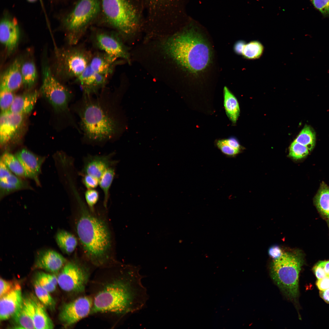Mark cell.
<instances>
[{
  "instance_id": "obj_32",
  "label": "cell",
  "mask_w": 329,
  "mask_h": 329,
  "mask_svg": "<svg viewBox=\"0 0 329 329\" xmlns=\"http://www.w3.org/2000/svg\"><path fill=\"white\" fill-rule=\"evenodd\" d=\"M34 288L38 299L45 306L51 310L55 309V302L50 294V292L40 286L35 280Z\"/></svg>"
},
{
  "instance_id": "obj_3",
  "label": "cell",
  "mask_w": 329,
  "mask_h": 329,
  "mask_svg": "<svg viewBox=\"0 0 329 329\" xmlns=\"http://www.w3.org/2000/svg\"><path fill=\"white\" fill-rule=\"evenodd\" d=\"M76 231L84 253L93 264H106L110 259L112 241L110 230L106 222L93 214L80 198Z\"/></svg>"
},
{
  "instance_id": "obj_15",
  "label": "cell",
  "mask_w": 329,
  "mask_h": 329,
  "mask_svg": "<svg viewBox=\"0 0 329 329\" xmlns=\"http://www.w3.org/2000/svg\"><path fill=\"white\" fill-rule=\"evenodd\" d=\"M23 115L8 111L1 112L0 119V142L3 146L9 142L21 126Z\"/></svg>"
},
{
  "instance_id": "obj_18",
  "label": "cell",
  "mask_w": 329,
  "mask_h": 329,
  "mask_svg": "<svg viewBox=\"0 0 329 329\" xmlns=\"http://www.w3.org/2000/svg\"><path fill=\"white\" fill-rule=\"evenodd\" d=\"M23 299L21 287L18 285L0 297V320H5L12 317L21 306Z\"/></svg>"
},
{
  "instance_id": "obj_47",
  "label": "cell",
  "mask_w": 329,
  "mask_h": 329,
  "mask_svg": "<svg viewBox=\"0 0 329 329\" xmlns=\"http://www.w3.org/2000/svg\"><path fill=\"white\" fill-rule=\"evenodd\" d=\"M245 43L242 41H239L236 42L234 46V50L237 54L241 55Z\"/></svg>"
},
{
  "instance_id": "obj_2",
  "label": "cell",
  "mask_w": 329,
  "mask_h": 329,
  "mask_svg": "<svg viewBox=\"0 0 329 329\" xmlns=\"http://www.w3.org/2000/svg\"><path fill=\"white\" fill-rule=\"evenodd\" d=\"M83 93L75 110L80 119L83 139L93 144H100L117 136L121 122L115 97Z\"/></svg>"
},
{
  "instance_id": "obj_26",
  "label": "cell",
  "mask_w": 329,
  "mask_h": 329,
  "mask_svg": "<svg viewBox=\"0 0 329 329\" xmlns=\"http://www.w3.org/2000/svg\"><path fill=\"white\" fill-rule=\"evenodd\" d=\"M224 105L229 119L235 123L239 115V106L236 97L226 87L224 88Z\"/></svg>"
},
{
  "instance_id": "obj_24",
  "label": "cell",
  "mask_w": 329,
  "mask_h": 329,
  "mask_svg": "<svg viewBox=\"0 0 329 329\" xmlns=\"http://www.w3.org/2000/svg\"><path fill=\"white\" fill-rule=\"evenodd\" d=\"M55 239L60 250L67 255L72 253L78 245L76 237L71 233L64 230H60L57 232Z\"/></svg>"
},
{
  "instance_id": "obj_31",
  "label": "cell",
  "mask_w": 329,
  "mask_h": 329,
  "mask_svg": "<svg viewBox=\"0 0 329 329\" xmlns=\"http://www.w3.org/2000/svg\"><path fill=\"white\" fill-rule=\"evenodd\" d=\"M263 50V46L260 43L256 41H252L245 44L241 55L246 58L256 59L261 56Z\"/></svg>"
},
{
  "instance_id": "obj_29",
  "label": "cell",
  "mask_w": 329,
  "mask_h": 329,
  "mask_svg": "<svg viewBox=\"0 0 329 329\" xmlns=\"http://www.w3.org/2000/svg\"><path fill=\"white\" fill-rule=\"evenodd\" d=\"M115 174L113 166L108 168L103 173L99 180V184L104 194V205L106 207L109 196V190Z\"/></svg>"
},
{
  "instance_id": "obj_41",
  "label": "cell",
  "mask_w": 329,
  "mask_h": 329,
  "mask_svg": "<svg viewBox=\"0 0 329 329\" xmlns=\"http://www.w3.org/2000/svg\"><path fill=\"white\" fill-rule=\"evenodd\" d=\"M15 285H14L12 282L1 278L0 297H1L10 292Z\"/></svg>"
},
{
  "instance_id": "obj_27",
  "label": "cell",
  "mask_w": 329,
  "mask_h": 329,
  "mask_svg": "<svg viewBox=\"0 0 329 329\" xmlns=\"http://www.w3.org/2000/svg\"><path fill=\"white\" fill-rule=\"evenodd\" d=\"M21 71L23 84L27 89H30L34 85L37 78V73L35 63L31 60L22 62Z\"/></svg>"
},
{
  "instance_id": "obj_42",
  "label": "cell",
  "mask_w": 329,
  "mask_h": 329,
  "mask_svg": "<svg viewBox=\"0 0 329 329\" xmlns=\"http://www.w3.org/2000/svg\"><path fill=\"white\" fill-rule=\"evenodd\" d=\"M325 261L318 262L313 267V270L317 279H322L327 276L324 270V264Z\"/></svg>"
},
{
  "instance_id": "obj_38",
  "label": "cell",
  "mask_w": 329,
  "mask_h": 329,
  "mask_svg": "<svg viewBox=\"0 0 329 329\" xmlns=\"http://www.w3.org/2000/svg\"><path fill=\"white\" fill-rule=\"evenodd\" d=\"M85 197L89 209L94 212V206L99 198L98 192L95 189H87L85 193Z\"/></svg>"
},
{
  "instance_id": "obj_50",
  "label": "cell",
  "mask_w": 329,
  "mask_h": 329,
  "mask_svg": "<svg viewBox=\"0 0 329 329\" xmlns=\"http://www.w3.org/2000/svg\"><path fill=\"white\" fill-rule=\"evenodd\" d=\"M27 0L28 1L30 2H35L36 0Z\"/></svg>"
},
{
  "instance_id": "obj_13",
  "label": "cell",
  "mask_w": 329,
  "mask_h": 329,
  "mask_svg": "<svg viewBox=\"0 0 329 329\" xmlns=\"http://www.w3.org/2000/svg\"><path fill=\"white\" fill-rule=\"evenodd\" d=\"M20 34L18 23L15 18H2L0 24V41L8 54L12 53L16 49Z\"/></svg>"
},
{
  "instance_id": "obj_28",
  "label": "cell",
  "mask_w": 329,
  "mask_h": 329,
  "mask_svg": "<svg viewBox=\"0 0 329 329\" xmlns=\"http://www.w3.org/2000/svg\"><path fill=\"white\" fill-rule=\"evenodd\" d=\"M314 202L320 212L329 219V187L324 183L321 184Z\"/></svg>"
},
{
  "instance_id": "obj_8",
  "label": "cell",
  "mask_w": 329,
  "mask_h": 329,
  "mask_svg": "<svg viewBox=\"0 0 329 329\" xmlns=\"http://www.w3.org/2000/svg\"><path fill=\"white\" fill-rule=\"evenodd\" d=\"M101 6L108 23L124 34L131 32L136 24L134 11L127 0H101Z\"/></svg>"
},
{
  "instance_id": "obj_11",
  "label": "cell",
  "mask_w": 329,
  "mask_h": 329,
  "mask_svg": "<svg viewBox=\"0 0 329 329\" xmlns=\"http://www.w3.org/2000/svg\"><path fill=\"white\" fill-rule=\"evenodd\" d=\"M92 41L94 46L111 58L117 61L123 59L129 62V54L119 36L113 33L105 31L97 32Z\"/></svg>"
},
{
  "instance_id": "obj_37",
  "label": "cell",
  "mask_w": 329,
  "mask_h": 329,
  "mask_svg": "<svg viewBox=\"0 0 329 329\" xmlns=\"http://www.w3.org/2000/svg\"><path fill=\"white\" fill-rule=\"evenodd\" d=\"M215 144L221 153L228 157H234L240 151L235 149L226 143L223 139L217 140Z\"/></svg>"
},
{
  "instance_id": "obj_9",
  "label": "cell",
  "mask_w": 329,
  "mask_h": 329,
  "mask_svg": "<svg viewBox=\"0 0 329 329\" xmlns=\"http://www.w3.org/2000/svg\"><path fill=\"white\" fill-rule=\"evenodd\" d=\"M46 63L44 64L42 67L41 92L56 111L68 112V103L72 97V93L54 77Z\"/></svg>"
},
{
  "instance_id": "obj_48",
  "label": "cell",
  "mask_w": 329,
  "mask_h": 329,
  "mask_svg": "<svg viewBox=\"0 0 329 329\" xmlns=\"http://www.w3.org/2000/svg\"><path fill=\"white\" fill-rule=\"evenodd\" d=\"M320 295L326 302L329 303V288L323 291H320Z\"/></svg>"
},
{
  "instance_id": "obj_7",
  "label": "cell",
  "mask_w": 329,
  "mask_h": 329,
  "mask_svg": "<svg viewBox=\"0 0 329 329\" xmlns=\"http://www.w3.org/2000/svg\"><path fill=\"white\" fill-rule=\"evenodd\" d=\"M77 44L57 51L58 70L65 79L77 78L88 66L92 58L93 54L90 51Z\"/></svg>"
},
{
  "instance_id": "obj_46",
  "label": "cell",
  "mask_w": 329,
  "mask_h": 329,
  "mask_svg": "<svg viewBox=\"0 0 329 329\" xmlns=\"http://www.w3.org/2000/svg\"><path fill=\"white\" fill-rule=\"evenodd\" d=\"M223 140L230 147L240 151V145L237 140L235 137H231Z\"/></svg>"
},
{
  "instance_id": "obj_12",
  "label": "cell",
  "mask_w": 329,
  "mask_h": 329,
  "mask_svg": "<svg viewBox=\"0 0 329 329\" xmlns=\"http://www.w3.org/2000/svg\"><path fill=\"white\" fill-rule=\"evenodd\" d=\"M93 300L88 296H82L65 303L59 314L61 322L65 327L74 325L91 314Z\"/></svg>"
},
{
  "instance_id": "obj_49",
  "label": "cell",
  "mask_w": 329,
  "mask_h": 329,
  "mask_svg": "<svg viewBox=\"0 0 329 329\" xmlns=\"http://www.w3.org/2000/svg\"><path fill=\"white\" fill-rule=\"evenodd\" d=\"M324 268L327 275L329 276V260L325 261Z\"/></svg>"
},
{
  "instance_id": "obj_30",
  "label": "cell",
  "mask_w": 329,
  "mask_h": 329,
  "mask_svg": "<svg viewBox=\"0 0 329 329\" xmlns=\"http://www.w3.org/2000/svg\"><path fill=\"white\" fill-rule=\"evenodd\" d=\"M1 159L15 175L20 177H26L20 162L15 156L9 153L5 152L2 154Z\"/></svg>"
},
{
  "instance_id": "obj_40",
  "label": "cell",
  "mask_w": 329,
  "mask_h": 329,
  "mask_svg": "<svg viewBox=\"0 0 329 329\" xmlns=\"http://www.w3.org/2000/svg\"><path fill=\"white\" fill-rule=\"evenodd\" d=\"M315 7L322 13L329 14V0H312Z\"/></svg>"
},
{
  "instance_id": "obj_19",
  "label": "cell",
  "mask_w": 329,
  "mask_h": 329,
  "mask_svg": "<svg viewBox=\"0 0 329 329\" xmlns=\"http://www.w3.org/2000/svg\"><path fill=\"white\" fill-rule=\"evenodd\" d=\"M22 61L15 59L1 75L0 90L13 92L23 84L21 67Z\"/></svg>"
},
{
  "instance_id": "obj_10",
  "label": "cell",
  "mask_w": 329,
  "mask_h": 329,
  "mask_svg": "<svg viewBox=\"0 0 329 329\" xmlns=\"http://www.w3.org/2000/svg\"><path fill=\"white\" fill-rule=\"evenodd\" d=\"M89 277L87 269L80 263L68 262L57 276L58 284L65 291L79 293L84 291Z\"/></svg>"
},
{
  "instance_id": "obj_25",
  "label": "cell",
  "mask_w": 329,
  "mask_h": 329,
  "mask_svg": "<svg viewBox=\"0 0 329 329\" xmlns=\"http://www.w3.org/2000/svg\"><path fill=\"white\" fill-rule=\"evenodd\" d=\"M13 174L7 179L0 181V197L18 190L30 189L27 182Z\"/></svg>"
},
{
  "instance_id": "obj_33",
  "label": "cell",
  "mask_w": 329,
  "mask_h": 329,
  "mask_svg": "<svg viewBox=\"0 0 329 329\" xmlns=\"http://www.w3.org/2000/svg\"><path fill=\"white\" fill-rule=\"evenodd\" d=\"M315 136L314 132L308 126H305L295 140L296 142L306 146L311 151L315 143Z\"/></svg>"
},
{
  "instance_id": "obj_21",
  "label": "cell",
  "mask_w": 329,
  "mask_h": 329,
  "mask_svg": "<svg viewBox=\"0 0 329 329\" xmlns=\"http://www.w3.org/2000/svg\"><path fill=\"white\" fill-rule=\"evenodd\" d=\"M39 95L36 91L16 96L8 111L23 115L30 113L33 109Z\"/></svg>"
},
{
  "instance_id": "obj_20",
  "label": "cell",
  "mask_w": 329,
  "mask_h": 329,
  "mask_svg": "<svg viewBox=\"0 0 329 329\" xmlns=\"http://www.w3.org/2000/svg\"><path fill=\"white\" fill-rule=\"evenodd\" d=\"M33 305L30 297L23 298L22 304L12 317L15 328L35 329L33 320Z\"/></svg>"
},
{
  "instance_id": "obj_45",
  "label": "cell",
  "mask_w": 329,
  "mask_h": 329,
  "mask_svg": "<svg viewBox=\"0 0 329 329\" xmlns=\"http://www.w3.org/2000/svg\"><path fill=\"white\" fill-rule=\"evenodd\" d=\"M268 253L270 256L274 260L279 258L283 254L280 248L278 246H275L270 248Z\"/></svg>"
},
{
  "instance_id": "obj_23",
  "label": "cell",
  "mask_w": 329,
  "mask_h": 329,
  "mask_svg": "<svg viewBox=\"0 0 329 329\" xmlns=\"http://www.w3.org/2000/svg\"><path fill=\"white\" fill-rule=\"evenodd\" d=\"M117 61L101 51L93 54L88 66L96 72L111 75L114 71L116 64L117 63Z\"/></svg>"
},
{
  "instance_id": "obj_35",
  "label": "cell",
  "mask_w": 329,
  "mask_h": 329,
  "mask_svg": "<svg viewBox=\"0 0 329 329\" xmlns=\"http://www.w3.org/2000/svg\"><path fill=\"white\" fill-rule=\"evenodd\" d=\"M15 96L13 92L1 91L0 92V105L1 112L8 111L14 100Z\"/></svg>"
},
{
  "instance_id": "obj_44",
  "label": "cell",
  "mask_w": 329,
  "mask_h": 329,
  "mask_svg": "<svg viewBox=\"0 0 329 329\" xmlns=\"http://www.w3.org/2000/svg\"><path fill=\"white\" fill-rule=\"evenodd\" d=\"M316 285L320 291H323L329 288V276L327 275L322 279L317 280Z\"/></svg>"
},
{
  "instance_id": "obj_22",
  "label": "cell",
  "mask_w": 329,
  "mask_h": 329,
  "mask_svg": "<svg viewBox=\"0 0 329 329\" xmlns=\"http://www.w3.org/2000/svg\"><path fill=\"white\" fill-rule=\"evenodd\" d=\"M33 305V320L35 329H51L54 324L47 314L45 306L35 296L30 297Z\"/></svg>"
},
{
  "instance_id": "obj_36",
  "label": "cell",
  "mask_w": 329,
  "mask_h": 329,
  "mask_svg": "<svg viewBox=\"0 0 329 329\" xmlns=\"http://www.w3.org/2000/svg\"><path fill=\"white\" fill-rule=\"evenodd\" d=\"M35 281L43 288L50 293L54 291L56 286L51 282L48 277V274L43 272H39L37 275Z\"/></svg>"
},
{
  "instance_id": "obj_17",
  "label": "cell",
  "mask_w": 329,
  "mask_h": 329,
  "mask_svg": "<svg viewBox=\"0 0 329 329\" xmlns=\"http://www.w3.org/2000/svg\"><path fill=\"white\" fill-rule=\"evenodd\" d=\"M62 255L54 250L46 249L37 253L35 262L36 267L51 272H58L67 262Z\"/></svg>"
},
{
  "instance_id": "obj_5",
  "label": "cell",
  "mask_w": 329,
  "mask_h": 329,
  "mask_svg": "<svg viewBox=\"0 0 329 329\" xmlns=\"http://www.w3.org/2000/svg\"><path fill=\"white\" fill-rule=\"evenodd\" d=\"M303 263L301 257L285 253L273 261L271 267L272 278L285 296L295 301L299 295V278Z\"/></svg>"
},
{
  "instance_id": "obj_51",
  "label": "cell",
  "mask_w": 329,
  "mask_h": 329,
  "mask_svg": "<svg viewBox=\"0 0 329 329\" xmlns=\"http://www.w3.org/2000/svg\"><path fill=\"white\" fill-rule=\"evenodd\" d=\"M328 225H329V220L328 221Z\"/></svg>"
},
{
  "instance_id": "obj_39",
  "label": "cell",
  "mask_w": 329,
  "mask_h": 329,
  "mask_svg": "<svg viewBox=\"0 0 329 329\" xmlns=\"http://www.w3.org/2000/svg\"><path fill=\"white\" fill-rule=\"evenodd\" d=\"M82 182L87 189H94L99 184V180L91 175H82Z\"/></svg>"
},
{
  "instance_id": "obj_34",
  "label": "cell",
  "mask_w": 329,
  "mask_h": 329,
  "mask_svg": "<svg viewBox=\"0 0 329 329\" xmlns=\"http://www.w3.org/2000/svg\"><path fill=\"white\" fill-rule=\"evenodd\" d=\"M309 151L306 146L294 140L291 145L289 155L294 159H300L306 156Z\"/></svg>"
},
{
  "instance_id": "obj_4",
  "label": "cell",
  "mask_w": 329,
  "mask_h": 329,
  "mask_svg": "<svg viewBox=\"0 0 329 329\" xmlns=\"http://www.w3.org/2000/svg\"><path fill=\"white\" fill-rule=\"evenodd\" d=\"M166 52L190 72L197 73L209 65L212 56L211 48L199 34L188 31L167 40L163 45Z\"/></svg>"
},
{
  "instance_id": "obj_16",
  "label": "cell",
  "mask_w": 329,
  "mask_h": 329,
  "mask_svg": "<svg viewBox=\"0 0 329 329\" xmlns=\"http://www.w3.org/2000/svg\"><path fill=\"white\" fill-rule=\"evenodd\" d=\"M20 162L26 177L34 180L40 185L39 175L44 160L43 157L37 156L29 150L23 149L16 153L15 155Z\"/></svg>"
},
{
  "instance_id": "obj_43",
  "label": "cell",
  "mask_w": 329,
  "mask_h": 329,
  "mask_svg": "<svg viewBox=\"0 0 329 329\" xmlns=\"http://www.w3.org/2000/svg\"><path fill=\"white\" fill-rule=\"evenodd\" d=\"M12 174L3 162L1 159L0 162V180L4 181Z\"/></svg>"
},
{
  "instance_id": "obj_6",
  "label": "cell",
  "mask_w": 329,
  "mask_h": 329,
  "mask_svg": "<svg viewBox=\"0 0 329 329\" xmlns=\"http://www.w3.org/2000/svg\"><path fill=\"white\" fill-rule=\"evenodd\" d=\"M100 10L98 0H79L65 22L67 40L70 45L77 44L88 24Z\"/></svg>"
},
{
  "instance_id": "obj_1",
  "label": "cell",
  "mask_w": 329,
  "mask_h": 329,
  "mask_svg": "<svg viewBox=\"0 0 329 329\" xmlns=\"http://www.w3.org/2000/svg\"><path fill=\"white\" fill-rule=\"evenodd\" d=\"M140 269L139 266L122 265L115 278L95 295L91 314L110 313L122 317L143 308L148 296Z\"/></svg>"
},
{
  "instance_id": "obj_14",
  "label": "cell",
  "mask_w": 329,
  "mask_h": 329,
  "mask_svg": "<svg viewBox=\"0 0 329 329\" xmlns=\"http://www.w3.org/2000/svg\"><path fill=\"white\" fill-rule=\"evenodd\" d=\"M113 155H88L84 159L81 175H89L99 180L107 169L116 164V161L112 160Z\"/></svg>"
}]
</instances>
